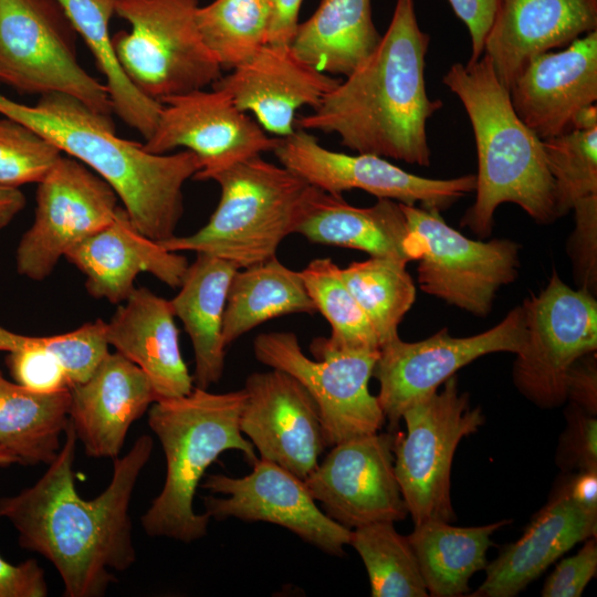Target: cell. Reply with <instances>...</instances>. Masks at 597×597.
I'll return each mask as SVG.
<instances>
[{
  "mask_svg": "<svg viewBox=\"0 0 597 597\" xmlns=\"http://www.w3.org/2000/svg\"><path fill=\"white\" fill-rule=\"evenodd\" d=\"M65 440L49 469L30 488L0 499V516L19 534V544L41 554L60 574L64 596L101 597L136 561L129 505L154 441L143 434L114 459L107 488L95 499L76 491L73 464L76 434L69 420Z\"/></svg>",
  "mask_w": 597,
  "mask_h": 597,
  "instance_id": "cell-1",
  "label": "cell"
},
{
  "mask_svg": "<svg viewBox=\"0 0 597 597\" xmlns=\"http://www.w3.org/2000/svg\"><path fill=\"white\" fill-rule=\"evenodd\" d=\"M429 42L415 0H396L376 49L312 113L298 116L295 126L334 133L356 153L429 166L427 122L442 107L427 93Z\"/></svg>",
  "mask_w": 597,
  "mask_h": 597,
  "instance_id": "cell-2",
  "label": "cell"
},
{
  "mask_svg": "<svg viewBox=\"0 0 597 597\" xmlns=\"http://www.w3.org/2000/svg\"><path fill=\"white\" fill-rule=\"evenodd\" d=\"M0 114L34 129L104 179L142 234L157 242L176 235L184 185L201 169L192 151L148 153L143 144L118 137L111 116L59 92L40 95L33 106L0 93Z\"/></svg>",
  "mask_w": 597,
  "mask_h": 597,
  "instance_id": "cell-3",
  "label": "cell"
},
{
  "mask_svg": "<svg viewBox=\"0 0 597 597\" xmlns=\"http://www.w3.org/2000/svg\"><path fill=\"white\" fill-rule=\"evenodd\" d=\"M442 82L463 105L476 148L475 199L461 226L489 237L496 209L506 202L517 205L537 223L556 220L542 139L515 113L490 57L483 54L452 64Z\"/></svg>",
  "mask_w": 597,
  "mask_h": 597,
  "instance_id": "cell-4",
  "label": "cell"
},
{
  "mask_svg": "<svg viewBox=\"0 0 597 597\" xmlns=\"http://www.w3.org/2000/svg\"><path fill=\"white\" fill-rule=\"evenodd\" d=\"M244 389L214 394L193 387L185 396L156 400L148 425L166 459L160 493L142 516L144 531L184 543L202 538L210 516L193 510V498L208 467L228 450L240 451L247 463L258 460L240 430Z\"/></svg>",
  "mask_w": 597,
  "mask_h": 597,
  "instance_id": "cell-5",
  "label": "cell"
},
{
  "mask_svg": "<svg viewBox=\"0 0 597 597\" xmlns=\"http://www.w3.org/2000/svg\"><path fill=\"white\" fill-rule=\"evenodd\" d=\"M221 189L209 221L190 235L158 243L174 252L210 254L244 269L275 256L295 233L315 189L284 166L253 156L217 174Z\"/></svg>",
  "mask_w": 597,
  "mask_h": 597,
  "instance_id": "cell-6",
  "label": "cell"
},
{
  "mask_svg": "<svg viewBox=\"0 0 597 597\" xmlns=\"http://www.w3.org/2000/svg\"><path fill=\"white\" fill-rule=\"evenodd\" d=\"M198 7V0H115V13L132 28L112 43L126 76L147 97L161 103L221 77L197 27Z\"/></svg>",
  "mask_w": 597,
  "mask_h": 597,
  "instance_id": "cell-7",
  "label": "cell"
},
{
  "mask_svg": "<svg viewBox=\"0 0 597 597\" xmlns=\"http://www.w3.org/2000/svg\"><path fill=\"white\" fill-rule=\"evenodd\" d=\"M307 357L292 332H266L253 341L255 358L298 380L314 399L326 447L380 431L385 415L368 384L379 349L349 348L327 337L311 343Z\"/></svg>",
  "mask_w": 597,
  "mask_h": 597,
  "instance_id": "cell-8",
  "label": "cell"
},
{
  "mask_svg": "<svg viewBox=\"0 0 597 597\" xmlns=\"http://www.w3.org/2000/svg\"><path fill=\"white\" fill-rule=\"evenodd\" d=\"M0 82L20 94H69L111 116L105 84L78 63L76 31L57 0H0Z\"/></svg>",
  "mask_w": 597,
  "mask_h": 597,
  "instance_id": "cell-9",
  "label": "cell"
},
{
  "mask_svg": "<svg viewBox=\"0 0 597 597\" xmlns=\"http://www.w3.org/2000/svg\"><path fill=\"white\" fill-rule=\"evenodd\" d=\"M440 391L411 404L402 413L406 432L394 434L395 474L415 524L452 522L451 467L462 438L484 422L480 407H471L455 375Z\"/></svg>",
  "mask_w": 597,
  "mask_h": 597,
  "instance_id": "cell-10",
  "label": "cell"
},
{
  "mask_svg": "<svg viewBox=\"0 0 597 597\" xmlns=\"http://www.w3.org/2000/svg\"><path fill=\"white\" fill-rule=\"evenodd\" d=\"M400 207L407 222L405 251L410 261H419L420 290L486 316L496 292L519 275L520 244L510 239L472 240L450 227L439 210Z\"/></svg>",
  "mask_w": 597,
  "mask_h": 597,
  "instance_id": "cell-11",
  "label": "cell"
},
{
  "mask_svg": "<svg viewBox=\"0 0 597 597\" xmlns=\"http://www.w3.org/2000/svg\"><path fill=\"white\" fill-rule=\"evenodd\" d=\"M525 342L515 354L513 381L542 408L567 399V379L573 365L597 349L595 295L567 285L554 271L546 286L523 304Z\"/></svg>",
  "mask_w": 597,
  "mask_h": 597,
  "instance_id": "cell-12",
  "label": "cell"
},
{
  "mask_svg": "<svg viewBox=\"0 0 597 597\" xmlns=\"http://www.w3.org/2000/svg\"><path fill=\"white\" fill-rule=\"evenodd\" d=\"M524 342L522 305L490 329L472 336L454 337L443 328L419 342L396 337L380 347L373 373L379 383L376 397L385 418L397 428L411 404L437 391L460 368L488 354H517Z\"/></svg>",
  "mask_w": 597,
  "mask_h": 597,
  "instance_id": "cell-13",
  "label": "cell"
},
{
  "mask_svg": "<svg viewBox=\"0 0 597 597\" xmlns=\"http://www.w3.org/2000/svg\"><path fill=\"white\" fill-rule=\"evenodd\" d=\"M117 199L87 166L61 156L38 184L34 221L17 249L18 272L34 281L48 277L71 249L114 219Z\"/></svg>",
  "mask_w": 597,
  "mask_h": 597,
  "instance_id": "cell-14",
  "label": "cell"
},
{
  "mask_svg": "<svg viewBox=\"0 0 597 597\" xmlns=\"http://www.w3.org/2000/svg\"><path fill=\"white\" fill-rule=\"evenodd\" d=\"M273 153L282 166L333 196L359 189L378 199L409 206L419 202L422 208L444 211L475 188V175L451 179L421 177L380 156L329 150L315 136L298 128L280 137Z\"/></svg>",
  "mask_w": 597,
  "mask_h": 597,
  "instance_id": "cell-15",
  "label": "cell"
},
{
  "mask_svg": "<svg viewBox=\"0 0 597 597\" xmlns=\"http://www.w3.org/2000/svg\"><path fill=\"white\" fill-rule=\"evenodd\" d=\"M201 488L226 496L203 498L206 513L218 521L266 522L282 526L306 543L335 556H344L352 530L321 510L304 480L281 465L260 458L240 478L208 474Z\"/></svg>",
  "mask_w": 597,
  "mask_h": 597,
  "instance_id": "cell-16",
  "label": "cell"
},
{
  "mask_svg": "<svg viewBox=\"0 0 597 597\" xmlns=\"http://www.w3.org/2000/svg\"><path fill=\"white\" fill-rule=\"evenodd\" d=\"M151 136L143 144L151 154L177 147L192 151L201 169L196 180H211L227 168L273 151L280 137H270L218 88L196 90L165 98Z\"/></svg>",
  "mask_w": 597,
  "mask_h": 597,
  "instance_id": "cell-17",
  "label": "cell"
},
{
  "mask_svg": "<svg viewBox=\"0 0 597 597\" xmlns=\"http://www.w3.org/2000/svg\"><path fill=\"white\" fill-rule=\"evenodd\" d=\"M332 447L304 480L328 517L354 530L408 515L395 474L394 433L378 431Z\"/></svg>",
  "mask_w": 597,
  "mask_h": 597,
  "instance_id": "cell-18",
  "label": "cell"
},
{
  "mask_svg": "<svg viewBox=\"0 0 597 597\" xmlns=\"http://www.w3.org/2000/svg\"><path fill=\"white\" fill-rule=\"evenodd\" d=\"M243 389L242 434L261 458L305 480L326 447L314 399L293 376L273 368L250 374Z\"/></svg>",
  "mask_w": 597,
  "mask_h": 597,
  "instance_id": "cell-19",
  "label": "cell"
},
{
  "mask_svg": "<svg viewBox=\"0 0 597 597\" xmlns=\"http://www.w3.org/2000/svg\"><path fill=\"white\" fill-rule=\"evenodd\" d=\"M509 95L517 116L540 139L570 130L577 112L597 101V30L532 57Z\"/></svg>",
  "mask_w": 597,
  "mask_h": 597,
  "instance_id": "cell-20",
  "label": "cell"
},
{
  "mask_svg": "<svg viewBox=\"0 0 597 597\" xmlns=\"http://www.w3.org/2000/svg\"><path fill=\"white\" fill-rule=\"evenodd\" d=\"M339 81L304 62L290 45L268 43L212 87L226 92L240 111L253 113L264 130L285 137L295 130V113L315 108Z\"/></svg>",
  "mask_w": 597,
  "mask_h": 597,
  "instance_id": "cell-21",
  "label": "cell"
},
{
  "mask_svg": "<svg viewBox=\"0 0 597 597\" xmlns=\"http://www.w3.org/2000/svg\"><path fill=\"white\" fill-rule=\"evenodd\" d=\"M70 392L69 420L85 453L112 460L119 457L130 426L157 400L146 374L117 352Z\"/></svg>",
  "mask_w": 597,
  "mask_h": 597,
  "instance_id": "cell-22",
  "label": "cell"
},
{
  "mask_svg": "<svg viewBox=\"0 0 597 597\" xmlns=\"http://www.w3.org/2000/svg\"><path fill=\"white\" fill-rule=\"evenodd\" d=\"M596 30L597 0H501L483 54L509 90L532 57Z\"/></svg>",
  "mask_w": 597,
  "mask_h": 597,
  "instance_id": "cell-23",
  "label": "cell"
},
{
  "mask_svg": "<svg viewBox=\"0 0 597 597\" xmlns=\"http://www.w3.org/2000/svg\"><path fill=\"white\" fill-rule=\"evenodd\" d=\"M86 277L87 292L95 298L123 303L134 291L140 273H150L170 287H179L188 260L142 234L124 208L114 219L64 256Z\"/></svg>",
  "mask_w": 597,
  "mask_h": 597,
  "instance_id": "cell-24",
  "label": "cell"
},
{
  "mask_svg": "<svg viewBox=\"0 0 597 597\" xmlns=\"http://www.w3.org/2000/svg\"><path fill=\"white\" fill-rule=\"evenodd\" d=\"M175 317L170 301L147 287H135L106 323L108 345L146 374L157 400L181 397L193 389Z\"/></svg>",
  "mask_w": 597,
  "mask_h": 597,
  "instance_id": "cell-25",
  "label": "cell"
},
{
  "mask_svg": "<svg viewBox=\"0 0 597 597\" xmlns=\"http://www.w3.org/2000/svg\"><path fill=\"white\" fill-rule=\"evenodd\" d=\"M596 534L597 512L555 492L523 535L486 565L485 579L470 596H516L573 546Z\"/></svg>",
  "mask_w": 597,
  "mask_h": 597,
  "instance_id": "cell-26",
  "label": "cell"
},
{
  "mask_svg": "<svg viewBox=\"0 0 597 597\" xmlns=\"http://www.w3.org/2000/svg\"><path fill=\"white\" fill-rule=\"evenodd\" d=\"M295 233L313 243L410 262L405 251L407 222L395 200L378 199L370 207H355L343 196L315 187Z\"/></svg>",
  "mask_w": 597,
  "mask_h": 597,
  "instance_id": "cell-27",
  "label": "cell"
},
{
  "mask_svg": "<svg viewBox=\"0 0 597 597\" xmlns=\"http://www.w3.org/2000/svg\"><path fill=\"white\" fill-rule=\"evenodd\" d=\"M237 268L220 258L197 253L170 304L193 348L196 387L219 383L224 368L222 338L227 295Z\"/></svg>",
  "mask_w": 597,
  "mask_h": 597,
  "instance_id": "cell-28",
  "label": "cell"
},
{
  "mask_svg": "<svg viewBox=\"0 0 597 597\" xmlns=\"http://www.w3.org/2000/svg\"><path fill=\"white\" fill-rule=\"evenodd\" d=\"M371 0H322L310 19L298 23L290 43L304 62L329 74H350L376 49Z\"/></svg>",
  "mask_w": 597,
  "mask_h": 597,
  "instance_id": "cell-29",
  "label": "cell"
},
{
  "mask_svg": "<svg viewBox=\"0 0 597 597\" xmlns=\"http://www.w3.org/2000/svg\"><path fill=\"white\" fill-rule=\"evenodd\" d=\"M316 312L300 271L289 269L273 256L239 269L232 276L223 314V344L228 347L269 320Z\"/></svg>",
  "mask_w": 597,
  "mask_h": 597,
  "instance_id": "cell-30",
  "label": "cell"
},
{
  "mask_svg": "<svg viewBox=\"0 0 597 597\" xmlns=\"http://www.w3.org/2000/svg\"><path fill=\"white\" fill-rule=\"evenodd\" d=\"M510 522L503 520L472 527L453 526L442 521L415 524L407 538L429 596L457 597L468 593L472 575L488 565L492 534Z\"/></svg>",
  "mask_w": 597,
  "mask_h": 597,
  "instance_id": "cell-31",
  "label": "cell"
},
{
  "mask_svg": "<svg viewBox=\"0 0 597 597\" xmlns=\"http://www.w3.org/2000/svg\"><path fill=\"white\" fill-rule=\"evenodd\" d=\"M70 388L41 394L6 379L0 371V447L19 463H51L69 422Z\"/></svg>",
  "mask_w": 597,
  "mask_h": 597,
  "instance_id": "cell-32",
  "label": "cell"
},
{
  "mask_svg": "<svg viewBox=\"0 0 597 597\" xmlns=\"http://www.w3.org/2000/svg\"><path fill=\"white\" fill-rule=\"evenodd\" d=\"M76 33L93 54L106 87L114 113L145 139L155 130L163 103L154 101L126 76L115 53L109 20L115 13V0H57Z\"/></svg>",
  "mask_w": 597,
  "mask_h": 597,
  "instance_id": "cell-33",
  "label": "cell"
},
{
  "mask_svg": "<svg viewBox=\"0 0 597 597\" xmlns=\"http://www.w3.org/2000/svg\"><path fill=\"white\" fill-rule=\"evenodd\" d=\"M407 262L383 256L354 261L341 269L344 283L369 320L380 344L398 337V327L416 300Z\"/></svg>",
  "mask_w": 597,
  "mask_h": 597,
  "instance_id": "cell-34",
  "label": "cell"
},
{
  "mask_svg": "<svg viewBox=\"0 0 597 597\" xmlns=\"http://www.w3.org/2000/svg\"><path fill=\"white\" fill-rule=\"evenodd\" d=\"M271 17V0H213L196 12L205 44L229 70L268 44Z\"/></svg>",
  "mask_w": 597,
  "mask_h": 597,
  "instance_id": "cell-35",
  "label": "cell"
},
{
  "mask_svg": "<svg viewBox=\"0 0 597 597\" xmlns=\"http://www.w3.org/2000/svg\"><path fill=\"white\" fill-rule=\"evenodd\" d=\"M349 545L366 567L373 597L429 596L415 552L392 522H376L352 530Z\"/></svg>",
  "mask_w": 597,
  "mask_h": 597,
  "instance_id": "cell-36",
  "label": "cell"
},
{
  "mask_svg": "<svg viewBox=\"0 0 597 597\" xmlns=\"http://www.w3.org/2000/svg\"><path fill=\"white\" fill-rule=\"evenodd\" d=\"M317 312L329 323L328 341L349 348L380 349L378 337L343 281L341 268L329 258L312 260L300 271Z\"/></svg>",
  "mask_w": 597,
  "mask_h": 597,
  "instance_id": "cell-37",
  "label": "cell"
},
{
  "mask_svg": "<svg viewBox=\"0 0 597 597\" xmlns=\"http://www.w3.org/2000/svg\"><path fill=\"white\" fill-rule=\"evenodd\" d=\"M542 143L558 219L582 200L597 196V128L570 129Z\"/></svg>",
  "mask_w": 597,
  "mask_h": 597,
  "instance_id": "cell-38",
  "label": "cell"
},
{
  "mask_svg": "<svg viewBox=\"0 0 597 597\" xmlns=\"http://www.w3.org/2000/svg\"><path fill=\"white\" fill-rule=\"evenodd\" d=\"M61 156L54 144L25 124L0 118V187L39 184Z\"/></svg>",
  "mask_w": 597,
  "mask_h": 597,
  "instance_id": "cell-39",
  "label": "cell"
},
{
  "mask_svg": "<svg viewBox=\"0 0 597 597\" xmlns=\"http://www.w3.org/2000/svg\"><path fill=\"white\" fill-rule=\"evenodd\" d=\"M573 210L575 230L568 252L580 287L594 294L597 281V196L582 200Z\"/></svg>",
  "mask_w": 597,
  "mask_h": 597,
  "instance_id": "cell-40",
  "label": "cell"
},
{
  "mask_svg": "<svg viewBox=\"0 0 597 597\" xmlns=\"http://www.w3.org/2000/svg\"><path fill=\"white\" fill-rule=\"evenodd\" d=\"M558 448V463L576 470H597V420L573 404Z\"/></svg>",
  "mask_w": 597,
  "mask_h": 597,
  "instance_id": "cell-41",
  "label": "cell"
},
{
  "mask_svg": "<svg viewBox=\"0 0 597 597\" xmlns=\"http://www.w3.org/2000/svg\"><path fill=\"white\" fill-rule=\"evenodd\" d=\"M597 572V542L589 537L577 554L562 559L542 588L543 597H578Z\"/></svg>",
  "mask_w": 597,
  "mask_h": 597,
  "instance_id": "cell-42",
  "label": "cell"
},
{
  "mask_svg": "<svg viewBox=\"0 0 597 597\" xmlns=\"http://www.w3.org/2000/svg\"><path fill=\"white\" fill-rule=\"evenodd\" d=\"M48 594L44 570L35 559L12 565L0 556V597H45Z\"/></svg>",
  "mask_w": 597,
  "mask_h": 597,
  "instance_id": "cell-43",
  "label": "cell"
},
{
  "mask_svg": "<svg viewBox=\"0 0 597 597\" xmlns=\"http://www.w3.org/2000/svg\"><path fill=\"white\" fill-rule=\"evenodd\" d=\"M501 0H448L454 14L465 24L471 40L469 61L483 55L484 41Z\"/></svg>",
  "mask_w": 597,
  "mask_h": 597,
  "instance_id": "cell-44",
  "label": "cell"
},
{
  "mask_svg": "<svg viewBox=\"0 0 597 597\" xmlns=\"http://www.w3.org/2000/svg\"><path fill=\"white\" fill-rule=\"evenodd\" d=\"M567 399L584 411L596 416V352L583 356L570 368L567 379Z\"/></svg>",
  "mask_w": 597,
  "mask_h": 597,
  "instance_id": "cell-45",
  "label": "cell"
},
{
  "mask_svg": "<svg viewBox=\"0 0 597 597\" xmlns=\"http://www.w3.org/2000/svg\"><path fill=\"white\" fill-rule=\"evenodd\" d=\"M272 17L269 44L290 45L298 25V12L303 0H271Z\"/></svg>",
  "mask_w": 597,
  "mask_h": 597,
  "instance_id": "cell-46",
  "label": "cell"
},
{
  "mask_svg": "<svg viewBox=\"0 0 597 597\" xmlns=\"http://www.w3.org/2000/svg\"><path fill=\"white\" fill-rule=\"evenodd\" d=\"M555 492L588 511L597 512V470H577L566 476Z\"/></svg>",
  "mask_w": 597,
  "mask_h": 597,
  "instance_id": "cell-47",
  "label": "cell"
},
{
  "mask_svg": "<svg viewBox=\"0 0 597 597\" xmlns=\"http://www.w3.org/2000/svg\"><path fill=\"white\" fill-rule=\"evenodd\" d=\"M25 197L19 188L0 187V230L24 208Z\"/></svg>",
  "mask_w": 597,
  "mask_h": 597,
  "instance_id": "cell-48",
  "label": "cell"
},
{
  "mask_svg": "<svg viewBox=\"0 0 597 597\" xmlns=\"http://www.w3.org/2000/svg\"><path fill=\"white\" fill-rule=\"evenodd\" d=\"M597 128V106L596 103L583 107L575 115L572 129L590 130Z\"/></svg>",
  "mask_w": 597,
  "mask_h": 597,
  "instance_id": "cell-49",
  "label": "cell"
},
{
  "mask_svg": "<svg viewBox=\"0 0 597 597\" xmlns=\"http://www.w3.org/2000/svg\"><path fill=\"white\" fill-rule=\"evenodd\" d=\"M12 463H19L18 458L0 447V465H9Z\"/></svg>",
  "mask_w": 597,
  "mask_h": 597,
  "instance_id": "cell-50",
  "label": "cell"
}]
</instances>
